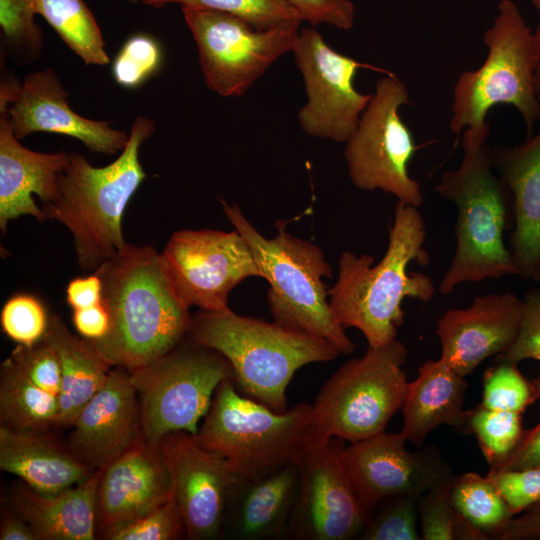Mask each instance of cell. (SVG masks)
<instances>
[{"instance_id":"6da1fadb","label":"cell","mask_w":540,"mask_h":540,"mask_svg":"<svg viewBox=\"0 0 540 540\" xmlns=\"http://www.w3.org/2000/svg\"><path fill=\"white\" fill-rule=\"evenodd\" d=\"M426 226L417 207L397 201L384 256L374 265L369 254L343 251L338 277L328 289L329 303L337 321L355 328L368 346H382L396 339L404 321L402 303L410 298L426 303L435 294L432 278L409 272V265L429 264L425 248Z\"/></svg>"},{"instance_id":"7a4b0ae2","label":"cell","mask_w":540,"mask_h":540,"mask_svg":"<svg viewBox=\"0 0 540 540\" xmlns=\"http://www.w3.org/2000/svg\"><path fill=\"white\" fill-rule=\"evenodd\" d=\"M96 273L110 316L107 334L90 340L110 366L148 365L187 338L192 316L176 297L150 246L126 243Z\"/></svg>"},{"instance_id":"3957f363","label":"cell","mask_w":540,"mask_h":540,"mask_svg":"<svg viewBox=\"0 0 540 540\" xmlns=\"http://www.w3.org/2000/svg\"><path fill=\"white\" fill-rule=\"evenodd\" d=\"M489 132L490 127L464 130L460 165L445 170L434 188L457 209L455 251L438 286L442 295L462 283L518 275L503 238L513 214L512 197L492 166Z\"/></svg>"},{"instance_id":"277c9868","label":"cell","mask_w":540,"mask_h":540,"mask_svg":"<svg viewBox=\"0 0 540 540\" xmlns=\"http://www.w3.org/2000/svg\"><path fill=\"white\" fill-rule=\"evenodd\" d=\"M154 131L151 119L135 117L126 147L104 167L92 166L79 153H69L56 197L42 204L45 222L56 220L72 234L81 269L95 272L125 246L122 217L146 177L139 153Z\"/></svg>"},{"instance_id":"5b68a950","label":"cell","mask_w":540,"mask_h":540,"mask_svg":"<svg viewBox=\"0 0 540 540\" xmlns=\"http://www.w3.org/2000/svg\"><path fill=\"white\" fill-rule=\"evenodd\" d=\"M187 338L223 355L238 390L276 412L288 410L287 388L297 370L341 354L321 338L230 308L200 310L192 317Z\"/></svg>"},{"instance_id":"8992f818","label":"cell","mask_w":540,"mask_h":540,"mask_svg":"<svg viewBox=\"0 0 540 540\" xmlns=\"http://www.w3.org/2000/svg\"><path fill=\"white\" fill-rule=\"evenodd\" d=\"M234 229L248 243L263 279L269 284L268 305L274 321L321 338L348 355L356 347L337 321L329 303L323 278L332 269L321 248L291 235L284 222L276 223L273 238L263 236L236 203L220 200Z\"/></svg>"},{"instance_id":"52a82bcc","label":"cell","mask_w":540,"mask_h":540,"mask_svg":"<svg viewBox=\"0 0 540 540\" xmlns=\"http://www.w3.org/2000/svg\"><path fill=\"white\" fill-rule=\"evenodd\" d=\"M225 458L242 478H255L297 464L303 453L326 439L317 430L312 405L298 403L276 412L243 395L234 379L217 387L195 435Z\"/></svg>"},{"instance_id":"ba28073f","label":"cell","mask_w":540,"mask_h":540,"mask_svg":"<svg viewBox=\"0 0 540 540\" xmlns=\"http://www.w3.org/2000/svg\"><path fill=\"white\" fill-rule=\"evenodd\" d=\"M488 49L476 70L461 73L454 85L450 129L458 137L463 129L482 130L486 116L498 104L515 107L523 118L527 137L540 121L534 87L533 33L512 0H500L498 14L483 35Z\"/></svg>"},{"instance_id":"9c48e42d","label":"cell","mask_w":540,"mask_h":540,"mask_svg":"<svg viewBox=\"0 0 540 540\" xmlns=\"http://www.w3.org/2000/svg\"><path fill=\"white\" fill-rule=\"evenodd\" d=\"M407 356L406 346L394 339L344 363L312 405L319 433L352 443L384 432L404 401Z\"/></svg>"},{"instance_id":"30bf717a","label":"cell","mask_w":540,"mask_h":540,"mask_svg":"<svg viewBox=\"0 0 540 540\" xmlns=\"http://www.w3.org/2000/svg\"><path fill=\"white\" fill-rule=\"evenodd\" d=\"M139 400L147 442L158 444L167 434L196 435L219 384L234 379L228 360L190 339L156 361L128 371Z\"/></svg>"},{"instance_id":"8fae6325","label":"cell","mask_w":540,"mask_h":540,"mask_svg":"<svg viewBox=\"0 0 540 540\" xmlns=\"http://www.w3.org/2000/svg\"><path fill=\"white\" fill-rule=\"evenodd\" d=\"M409 103L406 85L393 73L379 78L357 128L345 142L348 175L355 187L381 190L419 208L421 186L409 173L418 146L399 110Z\"/></svg>"},{"instance_id":"7c38bea8","label":"cell","mask_w":540,"mask_h":540,"mask_svg":"<svg viewBox=\"0 0 540 540\" xmlns=\"http://www.w3.org/2000/svg\"><path fill=\"white\" fill-rule=\"evenodd\" d=\"M195 41L207 87L223 97H238L282 55L292 52L302 21L257 29L231 14L181 6Z\"/></svg>"},{"instance_id":"4fadbf2b","label":"cell","mask_w":540,"mask_h":540,"mask_svg":"<svg viewBox=\"0 0 540 540\" xmlns=\"http://www.w3.org/2000/svg\"><path fill=\"white\" fill-rule=\"evenodd\" d=\"M159 257L176 297L188 309L225 310L238 284L263 278L248 243L235 229L176 231Z\"/></svg>"},{"instance_id":"5bb4252c","label":"cell","mask_w":540,"mask_h":540,"mask_svg":"<svg viewBox=\"0 0 540 540\" xmlns=\"http://www.w3.org/2000/svg\"><path fill=\"white\" fill-rule=\"evenodd\" d=\"M292 52L307 96L297 115L301 129L312 137L346 142L372 97L355 89L357 71L391 72L337 52L313 26L300 29Z\"/></svg>"},{"instance_id":"9a60e30c","label":"cell","mask_w":540,"mask_h":540,"mask_svg":"<svg viewBox=\"0 0 540 540\" xmlns=\"http://www.w3.org/2000/svg\"><path fill=\"white\" fill-rule=\"evenodd\" d=\"M345 442L323 439L298 460V491L286 538L348 540L362 533L370 516L345 471Z\"/></svg>"},{"instance_id":"2e32d148","label":"cell","mask_w":540,"mask_h":540,"mask_svg":"<svg viewBox=\"0 0 540 540\" xmlns=\"http://www.w3.org/2000/svg\"><path fill=\"white\" fill-rule=\"evenodd\" d=\"M158 444L169 473L171 499L184 519L187 538H216L242 477L194 434L171 432Z\"/></svg>"},{"instance_id":"e0dca14e","label":"cell","mask_w":540,"mask_h":540,"mask_svg":"<svg viewBox=\"0 0 540 540\" xmlns=\"http://www.w3.org/2000/svg\"><path fill=\"white\" fill-rule=\"evenodd\" d=\"M406 442L400 432L384 431L344 448L345 471L369 516L387 498L403 494L419 497L453 479L451 467L437 448L409 451Z\"/></svg>"},{"instance_id":"ac0fdd59","label":"cell","mask_w":540,"mask_h":540,"mask_svg":"<svg viewBox=\"0 0 540 540\" xmlns=\"http://www.w3.org/2000/svg\"><path fill=\"white\" fill-rule=\"evenodd\" d=\"M522 314V300L512 292L476 296L466 308L447 310L438 320L436 333L440 359L465 377L488 357L501 355L515 341Z\"/></svg>"},{"instance_id":"d6986e66","label":"cell","mask_w":540,"mask_h":540,"mask_svg":"<svg viewBox=\"0 0 540 540\" xmlns=\"http://www.w3.org/2000/svg\"><path fill=\"white\" fill-rule=\"evenodd\" d=\"M68 94L52 68L26 75L7 107L14 136L20 141L36 132L63 134L81 141L91 152L121 153L129 133L77 114L69 105Z\"/></svg>"},{"instance_id":"ffe728a7","label":"cell","mask_w":540,"mask_h":540,"mask_svg":"<svg viewBox=\"0 0 540 540\" xmlns=\"http://www.w3.org/2000/svg\"><path fill=\"white\" fill-rule=\"evenodd\" d=\"M145 440L137 392L128 374L110 371L75 420L67 447L91 472L104 470Z\"/></svg>"},{"instance_id":"44dd1931","label":"cell","mask_w":540,"mask_h":540,"mask_svg":"<svg viewBox=\"0 0 540 540\" xmlns=\"http://www.w3.org/2000/svg\"><path fill=\"white\" fill-rule=\"evenodd\" d=\"M170 499V478L159 444L143 440L103 470L96 494V530L103 536Z\"/></svg>"},{"instance_id":"7402d4cb","label":"cell","mask_w":540,"mask_h":540,"mask_svg":"<svg viewBox=\"0 0 540 540\" xmlns=\"http://www.w3.org/2000/svg\"><path fill=\"white\" fill-rule=\"evenodd\" d=\"M69 160V153H41L24 147L9 124L7 106L0 107V229L4 234L10 220L29 215L45 222L43 203L52 201L58 179Z\"/></svg>"},{"instance_id":"603a6c76","label":"cell","mask_w":540,"mask_h":540,"mask_svg":"<svg viewBox=\"0 0 540 540\" xmlns=\"http://www.w3.org/2000/svg\"><path fill=\"white\" fill-rule=\"evenodd\" d=\"M492 166L512 197L514 230L509 250L518 275L540 266V130L522 143L491 147Z\"/></svg>"},{"instance_id":"cb8c5ba5","label":"cell","mask_w":540,"mask_h":540,"mask_svg":"<svg viewBox=\"0 0 540 540\" xmlns=\"http://www.w3.org/2000/svg\"><path fill=\"white\" fill-rule=\"evenodd\" d=\"M102 472L96 470L83 482L53 494L37 492L21 481L9 494V508L30 525L38 540H93Z\"/></svg>"},{"instance_id":"d4e9b609","label":"cell","mask_w":540,"mask_h":540,"mask_svg":"<svg viewBox=\"0 0 540 540\" xmlns=\"http://www.w3.org/2000/svg\"><path fill=\"white\" fill-rule=\"evenodd\" d=\"M298 481L296 464L260 477L242 478L225 519L231 536L242 540L286 538Z\"/></svg>"},{"instance_id":"484cf974","label":"cell","mask_w":540,"mask_h":540,"mask_svg":"<svg viewBox=\"0 0 540 540\" xmlns=\"http://www.w3.org/2000/svg\"><path fill=\"white\" fill-rule=\"evenodd\" d=\"M0 468L45 494L73 487L93 473L67 446L46 432L14 431L3 426H0Z\"/></svg>"},{"instance_id":"4316f807","label":"cell","mask_w":540,"mask_h":540,"mask_svg":"<svg viewBox=\"0 0 540 540\" xmlns=\"http://www.w3.org/2000/svg\"><path fill=\"white\" fill-rule=\"evenodd\" d=\"M466 382L440 358L427 360L418 369L417 378L408 382L401 407L407 442L420 448L437 427H461L465 417Z\"/></svg>"},{"instance_id":"83f0119b","label":"cell","mask_w":540,"mask_h":540,"mask_svg":"<svg viewBox=\"0 0 540 540\" xmlns=\"http://www.w3.org/2000/svg\"><path fill=\"white\" fill-rule=\"evenodd\" d=\"M44 338L57 350L61 360L57 426L72 427L84 406L105 384L111 366L90 340L72 334L58 315L49 318Z\"/></svg>"},{"instance_id":"f1b7e54d","label":"cell","mask_w":540,"mask_h":540,"mask_svg":"<svg viewBox=\"0 0 540 540\" xmlns=\"http://www.w3.org/2000/svg\"><path fill=\"white\" fill-rule=\"evenodd\" d=\"M58 398L31 382L9 356L0 367V426L46 432L57 426Z\"/></svg>"},{"instance_id":"f546056e","label":"cell","mask_w":540,"mask_h":540,"mask_svg":"<svg viewBox=\"0 0 540 540\" xmlns=\"http://www.w3.org/2000/svg\"><path fill=\"white\" fill-rule=\"evenodd\" d=\"M36 11L84 63H109L101 30L83 0H36Z\"/></svg>"},{"instance_id":"4dcf8cb0","label":"cell","mask_w":540,"mask_h":540,"mask_svg":"<svg viewBox=\"0 0 540 540\" xmlns=\"http://www.w3.org/2000/svg\"><path fill=\"white\" fill-rule=\"evenodd\" d=\"M450 499L454 509L488 537L498 539L514 517L490 479L474 472L453 477Z\"/></svg>"},{"instance_id":"1f68e13d","label":"cell","mask_w":540,"mask_h":540,"mask_svg":"<svg viewBox=\"0 0 540 540\" xmlns=\"http://www.w3.org/2000/svg\"><path fill=\"white\" fill-rule=\"evenodd\" d=\"M463 427L476 436L490 469L498 468L508 458L523 433L521 413L480 405L465 411Z\"/></svg>"},{"instance_id":"d6a6232c","label":"cell","mask_w":540,"mask_h":540,"mask_svg":"<svg viewBox=\"0 0 540 540\" xmlns=\"http://www.w3.org/2000/svg\"><path fill=\"white\" fill-rule=\"evenodd\" d=\"M450 481L429 489L419 506L421 539L423 540H486L484 533L465 520L453 507Z\"/></svg>"},{"instance_id":"836d02e7","label":"cell","mask_w":540,"mask_h":540,"mask_svg":"<svg viewBox=\"0 0 540 540\" xmlns=\"http://www.w3.org/2000/svg\"><path fill=\"white\" fill-rule=\"evenodd\" d=\"M154 8L167 4L213 9L239 17L257 29H269L302 16L288 0H140Z\"/></svg>"},{"instance_id":"e575fe53","label":"cell","mask_w":540,"mask_h":540,"mask_svg":"<svg viewBox=\"0 0 540 540\" xmlns=\"http://www.w3.org/2000/svg\"><path fill=\"white\" fill-rule=\"evenodd\" d=\"M36 14V0H0L4 46L19 62L34 61L43 49L44 38L35 21Z\"/></svg>"},{"instance_id":"d590c367","label":"cell","mask_w":540,"mask_h":540,"mask_svg":"<svg viewBox=\"0 0 540 540\" xmlns=\"http://www.w3.org/2000/svg\"><path fill=\"white\" fill-rule=\"evenodd\" d=\"M535 400L532 382L521 374L516 363L500 360L485 371L480 406L522 414Z\"/></svg>"},{"instance_id":"8d00e7d4","label":"cell","mask_w":540,"mask_h":540,"mask_svg":"<svg viewBox=\"0 0 540 540\" xmlns=\"http://www.w3.org/2000/svg\"><path fill=\"white\" fill-rule=\"evenodd\" d=\"M418 496L403 494L383 500L380 511L370 516L360 534L366 540H419ZM382 502V501H381Z\"/></svg>"},{"instance_id":"74e56055","label":"cell","mask_w":540,"mask_h":540,"mask_svg":"<svg viewBox=\"0 0 540 540\" xmlns=\"http://www.w3.org/2000/svg\"><path fill=\"white\" fill-rule=\"evenodd\" d=\"M162 50L151 36H131L117 54L112 74L116 83L125 88H136L147 81L160 67Z\"/></svg>"},{"instance_id":"f35d334b","label":"cell","mask_w":540,"mask_h":540,"mask_svg":"<svg viewBox=\"0 0 540 540\" xmlns=\"http://www.w3.org/2000/svg\"><path fill=\"white\" fill-rule=\"evenodd\" d=\"M0 323L3 332L17 345L32 346L43 339L49 318L40 300L29 294H17L4 304Z\"/></svg>"},{"instance_id":"ab89813d","label":"cell","mask_w":540,"mask_h":540,"mask_svg":"<svg viewBox=\"0 0 540 540\" xmlns=\"http://www.w3.org/2000/svg\"><path fill=\"white\" fill-rule=\"evenodd\" d=\"M187 537L184 519L172 499L143 517L102 536L108 540H176Z\"/></svg>"},{"instance_id":"60d3db41","label":"cell","mask_w":540,"mask_h":540,"mask_svg":"<svg viewBox=\"0 0 540 540\" xmlns=\"http://www.w3.org/2000/svg\"><path fill=\"white\" fill-rule=\"evenodd\" d=\"M10 357L31 382L58 398L62 382L61 360L57 350L44 337L32 346L17 345Z\"/></svg>"},{"instance_id":"b9f144b4","label":"cell","mask_w":540,"mask_h":540,"mask_svg":"<svg viewBox=\"0 0 540 540\" xmlns=\"http://www.w3.org/2000/svg\"><path fill=\"white\" fill-rule=\"evenodd\" d=\"M487 477L516 516L540 502V467L490 469Z\"/></svg>"},{"instance_id":"7bdbcfd3","label":"cell","mask_w":540,"mask_h":540,"mask_svg":"<svg viewBox=\"0 0 540 540\" xmlns=\"http://www.w3.org/2000/svg\"><path fill=\"white\" fill-rule=\"evenodd\" d=\"M498 358L516 364L527 359L540 362V289L534 288L525 293L515 341Z\"/></svg>"},{"instance_id":"ee69618b","label":"cell","mask_w":540,"mask_h":540,"mask_svg":"<svg viewBox=\"0 0 540 540\" xmlns=\"http://www.w3.org/2000/svg\"><path fill=\"white\" fill-rule=\"evenodd\" d=\"M311 26L327 24L350 30L355 22V6L351 0H288Z\"/></svg>"},{"instance_id":"f6af8a7d","label":"cell","mask_w":540,"mask_h":540,"mask_svg":"<svg viewBox=\"0 0 540 540\" xmlns=\"http://www.w3.org/2000/svg\"><path fill=\"white\" fill-rule=\"evenodd\" d=\"M540 467V421L522 436L508 458L495 470H513Z\"/></svg>"},{"instance_id":"bcb514c9","label":"cell","mask_w":540,"mask_h":540,"mask_svg":"<svg viewBox=\"0 0 540 540\" xmlns=\"http://www.w3.org/2000/svg\"><path fill=\"white\" fill-rule=\"evenodd\" d=\"M72 322L82 337L92 341L104 337L110 328V316L103 303L73 310Z\"/></svg>"},{"instance_id":"7dc6e473","label":"cell","mask_w":540,"mask_h":540,"mask_svg":"<svg viewBox=\"0 0 540 540\" xmlns=\"http://www.w3.org/2000/svg\"><path fill=\"white\" fill-rule=\"evenodd\" d=\"M66 300L73 310L89 308L103 303L100 277L94 273L70 281L66 289Z\"/></svg>"},{"instance_id":"c3c4849f","label":"cell","mask_w":540,"mask_h":540,"mask_svg":"<svg viewBox=\"0 0 540 540\" xmlns=\"http://www.w3.org/2000/svg\"><path fill=\"white\" fill-rule=\"evenodd\" d=\"M499 540H540V502L514 516Z\"/></svg>"},{"instance_id":"681fc988","label":"cell","mask_w":540,"mask_h":540,"mask_svg":"<svg viewBox=\"0 0 540 540\" xmlns=\"http://www.w3.org/2000/svg\"><path fill=\"white\" fill-rule=\"evenodd\" d=\"M1 540H38L30 525L14 512L2 518L0 526Z\"/></svg>"},{"instance_id":"f907efd6","label":"cell","mask_w":540,"mask_h":540,"mask_svg":"<svg viewBox=\"0 0 540 540\" xmlns=\"http://www.w3.org/2000/svg\"><path fill=\"white\" fill-rule=\"evenodd\" d=\"M533 7L539 15V22L533 33V52H534V87L537 100L540 104V0H530Z\"/></svg>"},{"instance_id":"816d5d0a","label":"cell","mask_w":540,"mask_h":540,"mask_svg":"<svg viewBox=\"0 0 540 540\" xmlns=\"http://www.w3.org/2000/svg\"><path fill=\"white\" fill-rule=\"evenodd\" d=\"M532 385L534 387L536 398L540 399V372L538 376L532 381Z\"/></svg>"},{"instance_id":"f5cc1de1","label":"cell","mask_w":540,"mask_h":540,"mask_svg":"<svg viewBox=\"0 0 540 540\" xmlns=\"http://www.w3.org/2000/svg\"><path fill=\"white\" fill-rule=\"evenodd\" d=\"M531 279H533L540 285V266L532 274Z\"/></svg>"},{"instance_id":"db71d44e","label":"cell","mask_w":540,"mask_h":540,"mask_svg":"<svg viewBox=\"0 0 540 540\" xmlns=\"http://www.w3.org/2000/svg\"><path fill=\"white\" fill-rule=\"evenodd\" d=\"M126 1H128L129 3H132V4L140 2V0H126Z\"/></svg>"}]
</instances>
